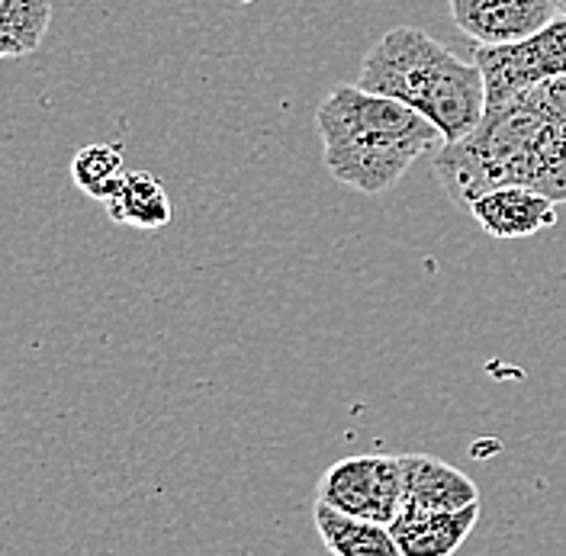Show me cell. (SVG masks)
Listing matches in <instances>:
<instances>
[{
    "mask_svg": "<svg viewBox=\"0 0 566 556\" xmlns=\"http://www.w3.org/2000/svg\"><path fill=\"white\" fill-rule=\"evenodd\" d=\"M434 175L463 212L499 187H525L566 203V77L486 106L470 136L438 148Z\"/></svg>",
    "mask_w": 566,
    "mask_h": 556,
    "instance_id": "1",
    "label": "cell"
},
{
    "mask_svg": "<svg viewBox=\"0 0 566 556\" xmlns=\"http://www.w3.org/2000/svg\"><path fill=\"white\" fill-rule=\"evenodd\" d=\"M322 161L342 187L357 193H384L444 136L392 97L370 94L357 84L335 87L316 109Z\"/></svg>",
    "mask_w": 566,
    "mask_h": 556,
    "instance_id": "2",
    "label": "cell"
},
{
    "mask_svg": "<svg viewBox=\"0 0 566 556\" xmlns=\"http://www.w3.org/2000/svg\"><path fill=\"white\" fill-rule=\"evenodd\" d=\"M357 87L412 106L444 136L460 141L486 113V84L476 62H463L419 27H392L364 55Z\"/></svg>",
    "mask_w": 566,
    "mask_h": 556,
    "instance_id": "3",
    "label": "cell"
},
{
    "mask_svg": "<svg viewBox=\"0 0 566 556\" xmlns=\"http://www.w3.org/2000/svg\"><path fill=\"white\" fill-rule=\"evenodd\" d=\"M476 69L483 71L486 106L509 104L537 84L566 77V13H557L544 30L505 45H476Z\"/></svg>",
    "mask_w": 566,
    "mask_h": 556,
    "instance_id": "4",
    "label": "cell"
},
{
    "mask_svg": "<svg viewBox=\"0 0 566 556\" xmlns=\"http://www.w3.org/2000/svg\"><path fill=\"white\" fill-rule=\"evenodd\" d=\"M316 502L364 522L392 524L402 512V460L384 453L342 457L322 473Z\"/></svg>",
    "mask_w": 566,
    "mask_h": 556,
    "instance_id": "5",
    "label": "cell"
},
{
    "mask_svg": "<svg viewBox=\"0 0 566 556\" xmlns=\"http://www.w3.org/2000/svg\"><path fill=\"white\" fill-rule=\"evenodd\" d=\"M458 30L476 45H505L544 30L560 10L554 0H448Z\"/></svg>",
    "mask_w": 566,
    "mask_h": 556,
    "instance_id": "6",
    "label": "cell"
},
{
    "mask_svg": "<svg viewBox=\"0 0 566 556\" xmlns=\"http://www.w3.org/2000/svg\"><path fill=\"white\" fill-rule=\"evenodd\" d=\"M402 512H460L480 505L476 483L431 453H402Z\"/></svg>",
    "mask_w": 566,
    "mask_h": 556,
    "instance_id": "7",
    "label": "cell"
},
{
    "mask_svg": "<svg viewBox=\"0 0 566 556\" xmlns=\"http://www.w3.org/2000/svg\"><path fill=\"white\" fill-rule=\"evenodd\" d=\"M470 216L486 235L509 242V239H531L557 225V203L525 187H499V190L483 193L470 207Z\"/></svg>",
    "mask_w": 566,
    "mask_h": 556,
    "instance_id": "8",
    "label": "cell"
},
{
    "mask_svg": "<svg viewBox=\"0 0 566 556\" xmlns=\"http://www.w3.org/2000/svg\"><path fill=\"white\" fill-rule=\"evenodd\" d=\"M480 505L460 512H399L389 524L402 556H454L476 527Z\"/></svg>",
    "mask_w": 566,
    "mask_h": 556,
    "instance_id": "9",
    "label": "cell"
},
{
    "mask_svg": "<svg viewBox=\"0 0 566 556\" xmlns=\"http://www.w3.org/2000/svg\"><path fill=\"white\" fill-rule=\"evenodd\" d=\"M313 524L332 556H402L389 524L364 522L322 502L313 505Z\"/></svg>",
    "mask_w": 566,
    "mask_h": 556,
    "instance_id": "10",
    "label": "cell"
},
{
    "mask_svg": "<svg viewBox=\"0 0 566 556\" xmlns=\"http://www.w3.org/2000/svg\"><path fill=\"white\" fill-rule=\"evenodd\" d=\"M104 207L113 222L139 229V232H161L175 216L165 183L148 171H126L119 190Z\"/></svg>",
    "mask_w": 566,
    "mask_h": 556,
    "instance_id": "11",
    "label": "cell"
},
{
    "mask_svg": "<svg viewBox=\"0 0 566 556\" xmlns=\"http://www.w3.org/2000/svg\"><path fill=\"white\" fill-rule=\"evenodd\" d=\"M52 27V0H0V59L33 55Z\"/></svg>",
    "mask_w": 566,
    "mask_h": 556,
    "instance_id": "12",
    "label": "cell"
},
{
    "mask_svg": "<svg viewBox=\"0 0 566 556\" xmlns=\"http://www.w3.org/2000/svg\"><path fill=\"white\" fill-rule=\"evenodd\" d=\"M123 177H126V161H123L119 145H104V141L84 145L71 158V180L91 200L106 203L119 190Z\"/></svg>",
    "mask_w": 566,
    "mask_h": 556,
    "instance_id": "13",
    "label": "cell"
},
{
    "mask_svg": "<svg viewBox=\"0 0 566 556\" xmlns=\"http://www.w3.org/2000/svg\"><path fill=\"white\" fill-rule=\"evenodd\" d=\"M554 3H557V10H560V13H566V0H554Z\"/></svg>",
    "mask_w": 566,
    "mask_h": 556,
    "instance_id": "14",
    "label": "cell"
}]
</instances>
